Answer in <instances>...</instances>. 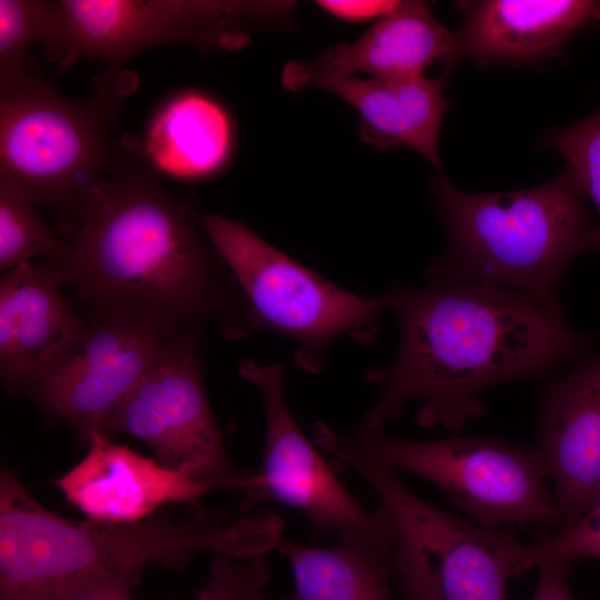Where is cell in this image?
Listing matches in <instances>:
<instances>
[{
	"label": "cell",
	"mask_w": 600,
	"mask_h": 600,
	"mask_svg": "<svg viewBox=\"0 0 600 600\" xmlns=\"http://www.w3.org/2000/svg\"><path fill=\"white\" fill-rule=\"evenodd\" d=\"M62 278L47 263H27L0 279V377L21 390L86 334L88 322L62 292Z\"/></svg>",
	"instance_id": "cell-16"
},
{
	"label": "cell",
	"mask_w": 600,
	"mask_h": 600,
	"mask_svg": "<svg viewBox=\"0 0 600 600\" xmlns=\"http://www.w3.org/2000/svg\"><path fill=\"white\" fill-rule=\"evenodd\" d=\"M397 317L393 360L367 372L379 400L359 428L380 430L420 401L416 422L458 434L486 414L481 396L513 380L552 374L586 357L600 333L571 328L527 297L453 280L423 287L398 283L386 293Z\"/></svg>",
	"instance_id": "cell-2"
},
{
	"label": "cell",
	"mask_w": 600,
	"mask_h": 600,
	"mask_svg": "<svg viewBox=\"0 0 600 600\" xmlns=\"http://www.w3.org/2000/svg\"><path fill=\"white\" fill-rule=\"evenodd\" d=\"M460 60L458 31L436 21L426 3L401 1L354 42L339 43L308 61L289 62L281 84L297 91L358 73L382 80L419 78L436 62L447 77Z\"/></svg>",
	"instance_id": "cell-14"
},
{
	"label": "cell",
	"mask_w": 600,
	"mask_h": 600,
	"mask_svg": "<svg viewBox=\"0 0 600 600\" xmlns=\"http://www.w3.org/2000/svg\"><path fill=\"white\" fill-rule=\"evenodd\" d=\"M52 30V1L0 0V87L31 73L28 49L46 47Z\"/></svg>",
	"instance_id": "cell-23"
},
{
	"label": "cell",
	"mask_w": 600,
	"mask_h": 600,
	"mask_svg": "<svg viewBox=\"0 0 600 600\" xmlns=\"http://www.w3.org/2000/svg\"><path fill=\"white\" fill-rule=\"evenodd\" d=\"M69 242L43 259L87 313L200 338L251 334L247 303L200 214L140 170L108 169Z\"/></svg>",
	"instance_id": "cell-1"
},
{
	"label": "cell",
	"mask_w": 600,
	"mask_h": 600,
	"mask_svg": "<svg viewBox=\"0 0 600 600\" xmlns=\"http://www.w3.org/2000/svg\"><path fill=\"white\" fill-rule=\"evenodd\" d=\"M350 438L376 461L433 483L484 528L557 522L546 467L533 448L456 434L412 441L359 427Z\"/></svg>",
	"instance_id": "cell-8"
},
{
	"label": "cell",
	"mask_w": 600,
	"mask_h": 600,
	"mask_svg": "<svg viewBox=\"0 0 600 600\" xmlns=\"http://www.w3.org/2000/svg\"><path fill=\"white\" fill-rule=\"evenodd\" d=\"M393 567L394 581L402 600H443L421 558L399 541Z\"/></svg>",
	"instance_id": "cell-27"
},
{
	"label": "cell",
	"mask_w": 600,
	"mask_h": 600,
	"mask_svg": "<svg viewBox=\"0 0 600 600\" xmlns=\"http://www.w3.org/2000/svg\"><path fill=\"white\" fill-rule=\"evenodd\" d=\"M447 236L429 280L481 283L520 293L564 319L560 282L580 256L600 251V223L590 216L573 170L518 191L468 193L438 172L428 180Z\"/></svg>",
	"instance_id": "cell-4"
},
{
	"label": "cell",
	"mask_w": 600,
	"mask_h": 600,
	"mask_svg": "<svg viewBox=\"0 0 600 600\" xmlns=\"http://www.w3.org/2000/svg\"><path fill=\"white\" fill-rule=\"evenodd\" d=\"M532 448L552 481L557 522L564 527L600 494V354L576 361L541 391Z\"/></svg>",
	"instance_id": "cell-13"
},
{
	"label": "cell",
	"mask_w": 600,
	"mask_h": 600,
	"mask_svg": "<svg viewBox=\"0 0 600 600\" xmlns=\"http://www.w3.org/2000/svg\"><path fill=\"white\" fill-rule=\"evenodd\" d=\"M278 549L293 574L288 600H392L396 548L339 542L319 548L282 537Z\"/></svg>",
	"instance_id": "cell-20"
},
{
	"label": "cell",
	"mask_w": 600,
	"mask_h": 600,
	"mask_svg": "<svg viewBox=\"0 0 600 600\" xmlns=\"http://www.w3.org/2000/svg\"><path fill=\"white\" fill-rule=\"evenodd\" d=\"M200 219L243 293L251 332L269 329L291 339L298 368L320 373L339 338L362 344L376 339L388 309L386 294L364 298L338 287L241 221L208 212Z\"/></svg>",
	"instance_id": "cell-6"
},
{
	"label": "cell",
	"mask_w": 600,
	"mask_h": 600,
	"mask_svg": "<svg viewBox=\"0 0 600 600\" xmlns=\"http://www.w3.org/2000/svg\"><path fill=\"white\" fill-rule=\"evenodd\" d=\"M506 559L511 578L543 563L569 566L579 559H600V494L578 519L547 540L524 544L514 537L506 549Z\"/></svg>",
	"instance_id": "cell-22"
},
{
	"label": "cell",
	"mask_w": 600,
	"mask_h": 600,
	"mask_svg": "<svg viewBox=\"0 0 600 600\" xmlns=\"http://www.w3.org/2000/svg\"><path fill=\"white\" fill-rule=\"evenodd\" d=\"M270 569L264 556L247 561L213 553L209 576L198 591V600H270L266 586Z\"/></svg>",
	"instance_id": "cell-25"
},
{
	"label": "cell",
	"mask_w": 600,
	"mask_h": 600,
	"mask_svg": "<svg viewBox=\"0 0 600 600\" xmlns=\"http://www.w3.org/2000/svg\"><path fill=\"white\" fill-rule=\"evenodd\" d=\"M543 146L564 156L600 217V110L572 126L549 132Z\"/></svg>",
	"instance_id": "cell-24"
},
{
	"label": "cell",
	"mask_w": 600,
	"mask_h": 600,
	"mask_svg": "<svg viewBox=\"0 0 600 600\" xmlns=\"http://www.w3.org/2000/svg\"><path fill=\"white\" fill-rule=\"evenodd\" d=\"M189 337L109 318L88 322L83 338L19 394L84 443L100 431L134 386ZM198 338V337H197Z\"/></svg>",
	"instance_id": "cell-12"
},
{
	"label": "cell",
	"mask_w": 600,
	"mask_h": 600,
	"mask_svg": "<svg viewBox=\"0 0 600 600\" xmlns=\"http://www.w3.org/2000/svg\"><path fill=\"white\" fill-rule=\"evenodd\" d=\"M266 547L264 526L253 514L228 522L196 507L183 519L79 523L46 509L11 470L0 473V600H61L97 570H179L201 551L247 561Z\"/></svg>",
	"instance_id": "cell-3"
},
{
	"label": "cell",
	"mask_w": 600,
	"mask_h": 600,
	"mask_svg": "<svg viewBox=\"0 0 600 600\" xmlns=\"http://www.w3.org/2000/svg\"><path fill=\"white\" fill-rule=\"evenodd\" d=\"M118 432L143 441L170 469L214 490H238L242 472L228 457L207 398L200 338L182 341L117 406L103 433Z\"/></svg>",
	"instance_id": "cell-11"
},
{
	"label": "cell",
	"mask_w": 600,
	"mask_h": 600,
	"mask_svg": "<svg viewBox=\"0 0 600 600\" xmlns=\"http://www.w3.org/2000/svg\"><path fill=\"white\" fill-rule=\"evenodd\" d=\"M109 73L89 101L29 73L0 87V176L43 207L79 214L108 170L107 138L123 97Z\"/></svg>",
	"instance_id": "cell-5"
},
{
	"label": "cell",
	"mask_w": 600,
	"mask_h": 600,
	"mask_svg": "<svg viewBox=\"0 0 600 600\" xmlns=\"http://www.w3.org/2000/svg\"><path fill=\"white\" fill-rule=\"evenodd\" d=\"M238 372L259 392L266 417L260 466L242 472L238 487L243 514L273 501L297 510L317 532L339 543L396 548L397 533L384 510L364 509L297 423L286 400L282 366L243 359Z\"/></svg>",
	"instance_id": "cell-9"
},
{
	"label": "cell",
	"mask_w": 600,
	"mask_h": 600,
	"mask_svg": "<svg viewBox=\"0 0 600 600\" xmlns=\"http://www.w3.org/2000/svg\"><path fill=\"white\" fill-rule=\"evenodd\" d=\"M48 58L68 67L80 57L117 68L143 49L167 43L203 51L238 50L247 27L282 21L289 1L59 0L52 1Z\"/></svg>",
	"instance_id": "cell-7"
},
{
	"label": "cell",
	"mask_w": 600,
	"mask_h": 600,
	"mask_svg": "<svg viewBox=\"0 0 600 600\" xmlns=\"http://www.w3.org/2000/svg\"><path fill=\"white\" fill-rule=\"evenodd\" d=\"M83 459L56 480L66 499L90 521L108 524L148 519L162 506L199 501L214 489L111 441L96 431Z\"/></svg>",
	"instance_id": "cell-15"
},
{
	"label": "cell",
	"mask_w": 600,
	"mask_h": 600,
	"mask_svg": "<svg viewBox=\"0 0 600 600\" xmlns=\"http://www.w3.org/2000/svg\"><path fill=\"white\" fill-rule=\"evenodd\" d=\"M63 243L39 217L29 194L0 176L1 271H10L39 257L46 259Z\"/></svg>",
	"instance_id": "cell-21"
},
{
	"label": "cell",
	"mask_w": 600,
	"mask_h": 600,
	"mask_svg": "<svg viewBox=\"0 0 600 600\" xmlns=\"http://www.w3.org/2000/svg\"><path fill=\"white\" fill-rule=\"evenodd\" d=\"M539 568V577L531 600H574L567 578V564L543 563Z\"/></svg>",
	"instance_id": "cell-29"
},
{
	"label": "cell",
	"mask_w": 600,
	"mask_h": 600,
	"mask_svg": "<svg viewBox=\"0 0 600 600\" xmlns=\"http://www.w3.org/2000/svg\"><path fill=\"white\" fill-rule=\"evenodd\" d=\"M401 1H317L328 13L348 21L382 18L392 12Z\"/></svg>",
	"instance_id": "cell-28"
},
{
	"label": "cell",
	"mask_w": 600,
	"mask_h": 600,
	"mask_svg": "<svg viewBox=\"0 0 600 600\" xmlns=\"http://www.w3.org/2000/svg\"><path fill=\"white\" fill-rule=\"evenodd\" d=\"M461 60L480 67L524 66L549 59L578 31L600 21V1H458Z\"/></svg>",
	"instance_id": "cell-17"
},
{
	"label": "cell",
	"mask_w": 600,
	"mask_h": 600,
	"mask_svg": "<svg viewBox=\"0 0 600 600\" xmlns=\"http://www.w3.org/2000/svg\"><path fill=\"white\" fill-rule=\"evenodd\" d=\"M140 571L97 570L81 580L61 600H137L132 593Z\"/></svg>",
	"instance_id": "cell-26"
},
{
	"label": "cell",
	"mask_w": 600,
	"mask_h": 600,
	"mask_svg": "<svg viewBox=\"0 0 600 600\" xmlns=\"http://www.w3.org/2000/svg\"><path fill=\"white\" fill-rule=\"evenodd\" d=\"M312 438L336 466L353 470L370 486L398 541L421 558L443 600H510L506 548L513 533L484 528L423 501L399 472L323 422L313 424Z\"/></svg>",
	"instance_id": "cell-10"
},
{
	"label": "cell",
	"mask_w": 600,
	"mask_h": 600,
	"mask_svg": "<svg viewBox=\"0 0 600 600\" xmlns=\"http://www.w3.org/2000/svg\"><path fill=\"white\" fill-rule=\"evenodd\" d=\"M146 153L162 172L180 179L210 177L226 166L233 147L227 111L206 93L187 91L157 111L146 134Z\"/></svg>",
	"instance_id": "cell-19"
},
{
	"label": "cell",
	"mask_w": 600,
	"mask_h": 600,
	"mask_svg": "<svg viewBox=\"0 0 600 600\" xmlns=\"http://www.w3.org/2000/svg\"><path fill=\"white\" fill-rule=\"evenodd\" d=\"M446 77L410 79L332 78L324 89L354 108L359 114V138L378 150L407 146L433 166H440L439 131L450 108L444 98Z\"/></svg>",
	"instance_id": "cell-18"
}]
</instances>
